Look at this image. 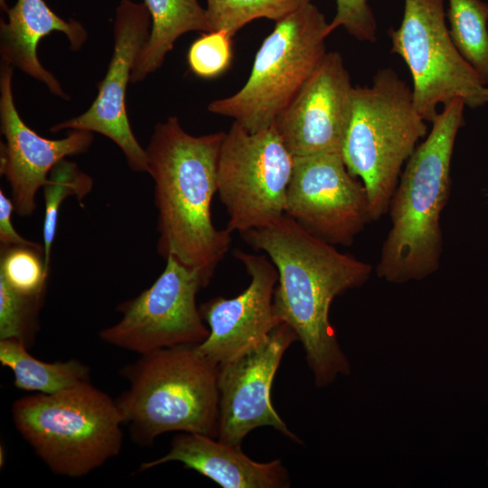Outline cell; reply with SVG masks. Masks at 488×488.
Segmentation results:
<instances>
[{
	"instance_id": "5b68a950",
	"label": "cell",
	"mask_w": 488,
	"mask_h": 488,
	"mask_svg": "<svg viewBox=\"0 0 488 488\" xmlns=\"http://www.w3.org/2000/svg\"><path fill=\"white\" fill-rule=\"evenodd\" d=\"M11 414L21 436L60 475L84 476L122 447L124 422L117 401L89 380L53 394L22 397Z\"/></svg>"
},
{
	"instance_id": "6da1fadb",
	"label": "cell",
	"mask_w": 488,
	"mask_h": 488,
	"mask_svg": "<svg viewBox=\"0 0 488 488\" xmlns=\"http://www.w3.org/2000/svg\"><path fill=\"white\" fill-rule=\"evenodd\" d=\"M240 236L276 267L275 311L301 342L316 386L326 387L338 376L349 375V361L329 319L330 307L335 297L363 285L371 266L338 251L286 214Z\"/></svg>"
},
{
	"instance_id": "ffe728a7",
	"label": "cell",
	"mask_w": 488,
	"mask_h": 488,
	"mask_svg": "<svg viewBox=\"0 0 488 488\" xmlns=\"http://www.w3.org/2000/svg\"><path fill=\"white\" fill-rule=\"evenodd\" d=\"M0 362L12 370L14 386L23 390L53 394L89 380V369L78 360L45 362L33 357L15 339L0 340Z\"/></svg>"
},
{
	"instance_id": "7a4b0ae2",
	"label": "cell",
	"mask_w": 488,
	"mask_h": 488,
	"mask_svg": "<svg viewBox=\"0 0 488 488\" xmlns=\"http://www.w3.org/2000/svg\"><path fill=\"white\" fill-rule=\"evenodd\" d=\"M224 135L192 136L170 117L155 127L145 148L158 211L157 251L196 270L205 287L231 243V232L217 229L211 212Z\"/></svg>"
},
{
	"instance_id": "d6986e66",
	"label": "cell",
	"mask_w": 488,
	"mask_h": 488,
	"mask_svg": "<svg viewBox=\"0 0 488 488\" xmlns=\"http://www.w3.org/2000/svg\"><path fill=\"white\" fill-rule=\"evenodd\" d=\"M152 19L150 35L131 74V83L157 70L177 39L189 32H210L197 0H144Z\"/></svg>"
},
{
	"instance_id": "4fadbf2b",
	"label": "cell",
	"mask_w": 488,
	"mask_h": 488,
	"mask_svg": "<svg viewBox=\"0 0 488 488\" xmlns=\"http://www.w3.org/2000/svg\"><path fill=\"white\" fill-rule=\"evenodd\" d=\"M297 340L293 328L281 323L264 343L244 355L219 366L218 439L241 448L247 435L271 427L296 443L271 402V389L285 352Z\"/></svg>"
},
{
	"instance_id": "277c9868",
	"label": "cell",
	"mask_w": 488,
	"mask_h": 488,
	"mask_svg": "<svg viewBox=\"0 0 488 488\" xmlns=\"http://www.w3.org/2000/svg\"><path fill=\"white\" fill-rule=\"evenodd\" d=\"M196 345L141 354L122 370L129 387L116 401L136 442L147 446L173 431L218 437L219 366Z\"/></svg>"
},
{
	"instance_id": "3957f363",
	"label": "cell",
	"mask_w": 488,
	"mask_h": 488,
	"mask_svg": "<svg viewBox=\"0 0 488 488\" xmlns=\"http://www.w3.org/2000/svg\"><path fill=\"white\" fill-rule=\"evenodd\" d=\"M465 107L459 98L444 106L400 174L388 210L391 227L376 268L388 282L422 280L440 266V218L448 202L452 155Z\"/></svg>"
},
{
	"instance_id": "9a60e30c",
	"label": "cell",
	"mask_w": 488,
	"mask_h": 488,
	"mask_svg": "<svg viewBox=\"0 0 488 488\" xmlns=\"http://www.w3.org/2000/svg\"><path fill=\"white\" fill-rule=\"evenodd\" d=\"M353 89L340 53L327 52L273 123L294 156L342 154L352 116Z\"/></svg>"
},
{
	"instance_id": "9c48e42d",
	"label": "cell",
	"mask_w": 488,
	"mask_h": 488,
	"mask_svg": "<svg viewBox=\"0 0 488 488\" xmlns=\"http://www.w3.org/2000/svg\"><path fill=\"white\" fill-rule=\"evenodd\" d=\"M295 156L274 124L249 132L233 122L221 145L217 193L231 233L267 226L285 214Z\"/></svg>"
},
{
	"instance_id": "ac0fdd59",
	"label": "cell",
	"mask_w": 488,
	"mask_h": 488,
	"mask_svg": "<svg viewBox=\"0 0 488 488\" xmlns=\"http://www.w3.org/2000/svg\"><path fill=\"white\" fill-rule=\"evenodd\" d=\"M1 5L8 16L0 25L1 61L43 83L59 98L69 99L59 80L40 62L37 47L43 37L60 32L68 38L70 49L78 51L87 40L85 28L78 21L57 15L43 0H17L11 8L1 0Z\"/></svg>"
},
{
	"instance_id": "e0dca14e",
	"label": "cell",
	"mask_w": 488,
	"mask_h": 488,
	"mask_svg": "<svg viewBox=\"0 0 488 488\" xmlns=\"http://www.w3.org/2000/svg\"><path fill=\"white\" fill-rule=\"evenodd\" d=\"M209 436L180 432L164 456L145 462L146 471L169 462H180L223 488H286L290 478L280 460L259 463L236 447Z\"/></svg>"
},
{
	"instance_id": "52a82bcc",
	"label": "cell",
	"mask_w": 488,
	"mask_h": 488,
	"mask_svg": "<svg viewBox=\"0 0 488 488\" xmlns=\"http://www.w3.org/2000/svg\"><path fill=\"white\" fill-rule=\"evenodd\" d=\"M329 23L311 2L276 22L257 52L244 86L208 110L249 132L270 127L324 60Z\"/></svg>"
},
{
	"instance_id": "2e32d148",
	"label": "cell",
	"mask_w": 488,
	"mask_h": 488,
	"mask_svg": "<svg viewBox=\"0 0 488 488\" xmlns=\"http://www.w3.org/2000/svg\"><path fill=\"white\" fill-rule=\"evenodd\" d=\"M0 122L5 144H1L0 173L7 180L14 211L28 217L36 209V194L48 182L53 167L67 156L85 153L92 132L70 130L61 139L45 138L29 127L18 113L13 94L14 67L1 61Z\"/></svg>"
},
{
	"instance_id": "8fae6325",
	"label": "cell",
	"mask_w": 488,
	"mask_h": 488,
	"mask_svg": "<svg viewBox=\"0 0 488 488\" xmlns=\"http://www.w3.org/2000/svg\"><path fill=\"white\" fill-rule=\"evenodd\" d=\"M285 214L334 246H351L371 221L366 189L341 153L295 156Z\"/></svg>"
},
{
	"instance_id": "7c38bea8",
	"label": "cell",
	"mask_w": 488,
	"mask_h": 488,
	"mask_svg": "<svg viewBox=\"0 0 488 488\" xmlns=\"http://www.w3.org/2000/svg\"><path fill=\"white\" fill-rule=\"evenodd\" d=\"M152 19L144 3L121 0L116 10L114 46L98 95L89 109L78 117L52 126V133L64 129L101 134L123 152L130 169L148 173V158L136 138L127 117V88L136 62L150 35Z\"/></svg>"
},
{
	"instance_id": "5bb4252c",
	"label": "cell",
	"mask_w": 488,
	"mask_h": 488,
	"mask_svg": "<svg viewBox=\"0 0 488 488\" xmlns=\"http://www.w3.org/2000/svg\"><path fill=\"white\" fill-rule=\"evenodd\" d=\"M234 257L250 277L248 287L233 298L218 296L200 307L210 333L196 348L218 366L259 346L282 323L273 303L278 280L276 267L264 255L236 250Z\"/></svg>"
},
{
	"instance_id": "603a6c76",
	"label": "cell",
	"mask_w": 488,
	"mask_h": 488,
	"mask_svg": "<svg viewBox=\"0 0 488 488\" xmlns=\"http://www.w3.org/2000/svg\"><path fill=\"white\" fill-rule=\"evenodd\" d=\"M92 185L90 176L80 171L76 164L66 159L58 163L51 171L48 182L42 187L44 197L42 245L47 270L61 203L70 196H75L81 202L90 192Z\"/></svg>"
},
{
	"instance_id": "7402d4cb",
	"label": "cell",
	"mask_w": 488,
	"mask_h": 488,
	"mask_svg": "<svg viewBox=\"0 0 488 488\" xmlns=\"http://www.w3.org/2000/svg\"><path fill=\"white\" fill-rule=\"evenodd\" d=\"M210 32L225 31L232 37L247 23L266 18L277 22L311 0H206Z\"/></svg>"
},
{
	"instance_id": "484cf974",
	"label": "cell",
	"mask_w": 488,
	"mask_h": 488,
	"mask_svg": "<svg viewBox=\"0 0 488 488\" xmlns=\"http://www.w3.org/2000/svg\"><path fill=\"white\" fill-rule=\"evenodd\" d=\"M187 61L192 72L200 78L221 76L232 61V36L225 31L203 33L190 46Z\"/></svg>"
},
{
	"instance_id": "4316f807",
	"label": "cell",
	"mask_w": 488,
	"mask_h": 488,
	"mask_svg": "<svg viewBox=\"0 0 488 488\" xmlns=\"http://www.w3.org/2000/svg\"><path fill=\"white\" fill-rule=\"evenodd\" d=\"M336 13L329 31L343 27L361 42L377 40V22L368 0H335Z\"/></svg>"
},
{
	"instance_id": "8992f818",
	"label": "cell",
	"mask_w": 488,
	"mask_h": 488,
	"mask_svg": "<svg viewBox=\"0 0 488 488\" xmlns=\"http://www.w3.org/2000/svg\"><path fill=\"white\" fill-rule=\"evenodd\" d=\"M409 86L391 68L379 70L370 86H356L342 155L363 183L371 221L389 210L402 166L427 136Z\"/></svg>"
},
{
	"instance_id": "d4e9b609",
	"label": "cell",
	"mask_w": 488,
	"mask_h": 488,
	"mask_svg": "<svg viewBox=\"0 0 488 488\" xmlns=\"http://www.w3.org/2000/svg\"><path fill=\"white\" fill-rule=\"evenodd\" d=\"M48 273L43 248H1L0 278L13 289L27 295L45 293Z\"/></svg>"
},
{
	"instance_id": "83f0119b",
	"label": "cell",
	"mask_w": 488,
	"mask_h": 488,
	"mask_svg": "<svg viewBox=\"0 0 488 488\" xmlns=\"http://www.w3.org/2000/svg\"><path fill=\"white\" fill-rule=\"evenodd\" d=\"M14 211L13 200L0 190V247L31 246L43 248V245L31 241L21 236L14 229L12 213Z\"/></svg>"
},
{
	"instance_id": "30bf717a",
	"label": "cell",
	"mask_w": 488,
	"mask_h": 488,
	"mask_svg": "<svg viewBox=\"0 0 488 488\" xmlns=\"http://www.w3.org/2000/svg\"><path fill=\"white\" fill-rule=\"evenodd\" d=\"M165 260L152 286L118 305L122 318L99 333L102 341L141 355L199 344L208 337L209 327L196 305L198 291L205 287L200 274L173 256Z\"/></svg>"
},
{
	"instance_id": "44dd1931",
	"label": "cell",
	"mask_w": 488,
	"mask_h": 488,
	"mask_svg": "<svg viewBox=\"0 0 488 488\" xmlns=\"http://www.w3.org/2000/svg\"><path fill=\"white\" fill-rule=\"evenodd\" d=\"M451 38L464 59L488 86V4L447 0Z\"/></svg>"
},
{
	"instance_id": "ba28073f",
	"label": "cell",
	"mask_w": 488,
	"mask_h": 488,
	"mask_svg": "<svg viewBox=\"0 0 488 488\" xmlns=\"http://www.w3.org/2000/svg\"><path fill=\"white\" fill-rule=\"evenodd\" d=\"M446 16L445 0H404L402 21L389 31L391 52L408 65L413 103L427 122L438 105L457 98L472 108L488 105V86L458 52Z\"/></svg>"
},
{
	"instance_id": "cb8c5ba5",
	"label": "cell",
	"mask_w": 488,
	"mask_h": 488,
	"mask_svg": "<svg viewBox=\"0 0 488 488\" xmlns=\"http://www.w3.org/2000/svg\"><path fill=\"white\" fill-rule=\"evenodd\" d=\"M44 294L20 293L0 278V340L15 339L27 348L33 343Z\"/></svg>"
}]
</instances>
